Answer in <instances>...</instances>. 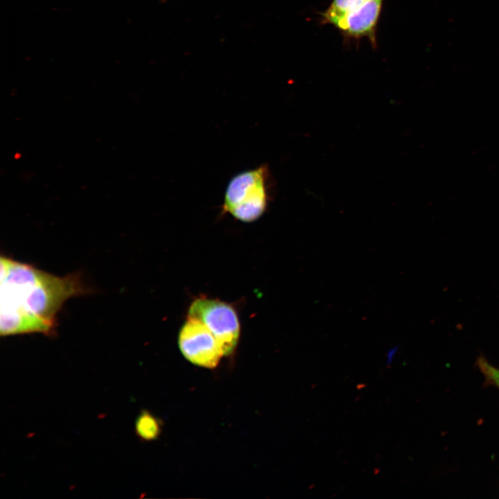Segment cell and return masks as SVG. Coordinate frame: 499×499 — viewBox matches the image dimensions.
<instances>
[{
	"label": "cell",
	"mask_w": 499,
	"mask_h": 499,
	"mask_svg": "<svg viewBox=\"0 0 499 499\" xmlns=\"http://www.w3.org/2000/svg\"><path fill=\"white\" fill-rule=\"evenodd\" d=\"M135 432L142 440L157 439L161 432V421L148 410H142L135 421Z\"/></svg>",
	"instance_id": "obj_7"
},
{
	"label": "cell",
	"mask_w": 499,
	"mask_h": 499,
	"mask_svg": "<svg viewBox=\"0 0 499 499\" xmlns=\"http://www.w3.org/2000/svg\"><path fill=\"white\" fill-rule=\"evenodd\" d=\"M189 317L200 320L211 331L223 356H229L238 344L240 326L235 310L216 299L199 298L189 308Z\"/></svg>",
	"instance_id": "obj_3"
},
{
	"label": "cell",
	"mask_w": 499,
	"mask_h": 499,
	"mask_svg": "<svg viewBox=\"0 0 499 499\" xmlns=\"http://www.w3.org/2000/svg\"><path fill=\"white\" fill-rule=\"evenodd\" d=\"M0 265L1 336L53 335L64 302L89 292L78 274L58 277L5 256H1Z\"/></svg>",
	"instance_id": "obj_1"
},
{
	"label": "cell",
	"mask_w": 499,
	"mask_h": 499,
	"mask_svg": "<svg viewBox=\"0 0 499 499\" xmlns=\"http://www.w3.org/2000/svg\"><path fill=\"white\" fill-rule=\"evenodd\" d=\"M383 0H367L360 7L348 15L336 27L345 36L367 37L376 45V33Z\"/></svg>",
	"instance_id": "obj_5"
},
{
	"label": "cell",
	"mask_w": 499,
	"mask_h": 499,
	"mask_svg": "<svg viewBox=\"0 0 499 499\" xmlns=\"http://www.w3.org/2000/svg\"><path fill=\"white\" fill-rule=\"evenodd\" d=\"M367 0H333L322 13V22L337 27L350 13L360 7Z\"/></svg>",
	"instance_id": "obj_6"
},
{
	"label": "cell",
	"mask_w": 499,
	"mask_h": 499,
	"mask_svg": "<svg viewBox=\"0 0 499 499\" xmlns=\"http://www.w3.org/2000/svg\"><path fill=\"white\" fill-rule=\"evenodd\" d=\"M178 345L187 360L204 368L216 367L223 356L211 331L195 318L188 317L179 333Z\"/></svg>",
	"instance_id": "obj_4"
},
{
	"label": "cell",
	"mask_w": 499,
	"mask_h": 499,
	"mask_svg": "<svg viewBox=\"0 0 499 499\" xmlns=\"http://www.w3.org/2000/svg\"><path fill=\"white\" fill-rule=\"evenodd\" d=\"M268 169L265 165L234 176L225 192L223 210L242 222L257 220L268 204Z\"/></svg>",
	"instance_id": "obj_2"
},
{
	"label": "cell",
	"mask_w": 499,
	"mask_h": 499,
	"mask_svg": "<svg viewBox=\"0 0 499 499\" xmlns=\"http://www.w3.org/2000/svg\"><path fill=\"white\" fill-rule=\"evenodd\" d=\"M477 365L484 377V384L499 389V369L490 364L483 356L478 358Z\"/></svg>",
	"instance_id": "obj_8"
}]
</instances>
